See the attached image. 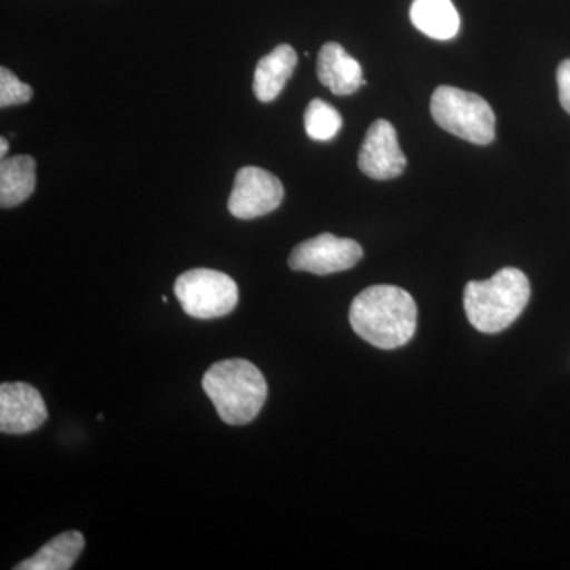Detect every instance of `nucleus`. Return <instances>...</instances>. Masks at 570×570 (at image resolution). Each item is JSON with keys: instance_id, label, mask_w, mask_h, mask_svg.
I'll return each mask as SVG.
<instances>
[{"instance_id": "nucleus-1", "label": "nucleus", "mask_w": 570, "mask_h": 570, "mask_svg": "<svg viewBox=\"0 0 570 570\" xmlns=\"http://www.w3.org/2000/svg\"><path fill=\"white\" fill-rule=\"evenodd\" d=\"M348 321L371 346L393 351L406 346L417 330V305L404 288L373 285L355 296Z\"/></svg>"}, {"instance_id": "nucleus-2", "label": "nucleus", "mask_w": 570, "mask_h": 570, "mask_svg": "<svg viewBox=\"0 0 570 570\" xmlns=\"http://www.w3.org/2000/svg\"><path fill=\"white\" fill-rule=\"evenodd\" d=\"M206 395L227 425L253 422L268 396L264 374L254 363L243 358L214 363L202 381Z\"/></svg>"}, {"instance_id": "nucleus-3", "label": "nucleus", "mask_w": 570, "mask_h": 570, "mask_svg": "<svg viewBox=\"0 0 570 570\" xmlns=\"http://www.w3.org/2000/svg\"><path fill=\"white\" fill-rule=\"evenodd\" d=\"M531 285L517 268L499 269L487 281H471L464 288L469 324L487 335L512 325L530 303Z\"/></svg>"}, {"instance_id": "nucleus-4", "label": "nucleus", "mask_w": 570, "mask_h": 570, "mask_svg": "<svg viewBox=\"0 0 570 570\" xmlns=\"http://www.w3.org/2000/svg\"><path fill=\"white\" fill-rule=\"evenodd\" d=\"M431 115L449 134L474 145H490L494 140V112L485 99L474 92L441 86L431 97Z\"/></svg>"}, {"instance_id": "nucleus-5", "label": "nucleus", "mask_w": 570, "mask_h": 570, "mask_svg": "<svg viewBox=\"0 0 570 570\" xmlns=\"http://www.w3.org/2000/svg\"><path fill=\"white\" fill-rule=\"evenodd\" d=\"M175 295L184 313L200 321L227 316L238 305V285L216 269L197 268L176 279Z\"/></svg>"}, {"instance_id": "nucleus-6", "label": "nucleus", "mask_w": 570, "mask_h": 570, "mask_svg": "<svg viewBox=\"0 0 570 570\" xmlns=\"http://www.w3.org/2000/svg\"><path fill=\"white\" fill-rule=\"evenodd\" d=\"M362 257V246L354 239L322 234L299 243L288 257V266L294 272L326 276L354 268Z\"/></svg>"}, {"instance_id": "nucleus-7", "label": "nucleus", "mask_w": 570, "mask_h": 570, "mask_svg": "<svg viewBox=\"0 0 570 570\" xmlns=\"http://www.w3.org/2000/svg\"><path fill=\"white\" fill-rule=\"evenodd\" d=\"M283 200L284 186L275 175L264 168L243 167L236 174L228 212L236 219H255L275 212Z\"/></svg>"}, {"instance_id": "nucleus-8", "label": "nucleus", "mask_w": 570, "mask_h": 570, "mask_svg": "<svg viewBox=\"0 0 570 570\" xmlns=\"http://www.w3.org/2000/svg\"><path fill=\"white\" fill-rule=\"evenodd\" d=\"M48 419V409L39 390L24 382L0 385V431L28 434L39 430Z\"/></svg>"}, {"instance_id": "nucleus-9", "label": "nucleus", "mask_w": 570, "mask_h": 570, "mask_svg": "<svg viewBox=\"0 0 570 570\" xmlns=\"http://www.w3.org/2000/svg\"><path fill=\"white\" fill-rule=\"evenodd\" d=\"M358 167L363 174L379 181L403 175L406 157L397 145L395 127L385 119H377L367 129L360 149Z\"/></svg>"}, {"instance_id": "nucleus-10", "label": "nucleus", "mask_w": 570, "mask_h": 570, "mask_svg": "<svg viewBox=\"0 0 570 570\" xmlns=\"http://www.w3.org/2000/svg\"><path fill=\"white\" fill-rule=\"evenodd\" d=\"M317 77L322 85L336 96H351L362 86H366L362 66L335 41H330L321 48L317 58Z\"/></svg>"}, {"instance_id": "nucleus-11", "label": "nucleus", "mask_w": 570, "mask_h": 570, "mask_svg": "<svg viewBox=\"0 0 570 570\" xmlns=\"http://www.w3.org/2000/svg\"><path fill=\"white\" fill-rule=\"evenodd\" d=\"M298 56L291 45H279L257 63L254 75V94L261 102L269 104L283 92L294 73Z\"/></svg>"}, {"instance_id": "nucleus-12", "label": "nucleus", "mask_w": 570, "mask_h": 570, "mask_svg": "<svg viewBox=\"0 0 570 570\" xmlns=\"http://www.w3.org/2000/svg\"><path fill=\"white\" fill-rule=\"evenodd\" d=\"M411 21L420 32L434 40H450L459 33V11L452 0H414Z\"/></svg>"}, {"instance_id": "nucleus-13", "label": "nucleus", "mask_w": 570, "mask_h": 570, "mask_svg": "<svg viewBox=\"0 0 570 570\" xmlns=\"http://www.w3.org/2000/svg\"><path fill=\"white\" fill-rule=\"evenodd\" d=\"M85 549L80 531H67L45 543L29 560L14 566V570H70Z\"/></svg>"}, {"instance_id": "nucleus-14", "label": "nucleus", "mask_w": 570, "mask_h": 570, "mask_svg": "<svg viewBox=\"0 0 570 570\" xmlns=\"http://www.w3.org/2000/svg\"><path fill=\"white\" fill-rule=\"evenodd\" d=\"M36 190V160L31 156L9 157L0 164V206L13 208Z\"/></svg>"}, {"instance_id": "nucleus-15", "label": "nucleus", "mask_w": 570, "mask_h": 570, "mask_svg": "<svg viewBox=\"0 0 570 570\" xmlns=\"http://www.w3.org/2000/svg\"><path fill=\"white\" fill-rule=\"evenodd\" d=\"M306 134L316 141H328L340 134L343 118L332 105L314 99L305 112Z\"/></svg>"}, {"instance_id": "nucleus-16", "label": "nucleus", "mask_w": 570, "mask_h": 570, "mask_svg": "<svg viewBox=\"0 0 570 570\" xmlns=\"http://www.w3.org/2000/svg\"><path fill=\"white\" fill-rule=\"evenodd\" d=\"M33 97V89L14 77L7 67L0 69V107L28 104Z\"/></svg>"}, {"instance_id": "nucleus-17", "label": "nucleus", "mask_w": 570, "mask_h": 570, "mask_svg": "<svg viewBox=\"0 0 570 570\" xmlns=\"http://www.w3.org/2000/svg\"><path fill=\"white\" fill-rule=\"evenodd\" d=\"M557 80L561 107L570 115V59L558 67Z\"/></svg>"}, {"instance_id": "nucleus-18", "label": "nucleus", "mask_w": 570, "mask_h": 570, "mask_svg": "<svg viewBox=\"0 0 570 570\" xmlns=\"http://www.w3.org/2000/svg\"><path fill=\"white\" fill-rule=\"evenodd\" d=\"M7 151H9V142H7L6 138H2L0 140V156H2V159H6Z\"/></svg>"}]
</instances>
